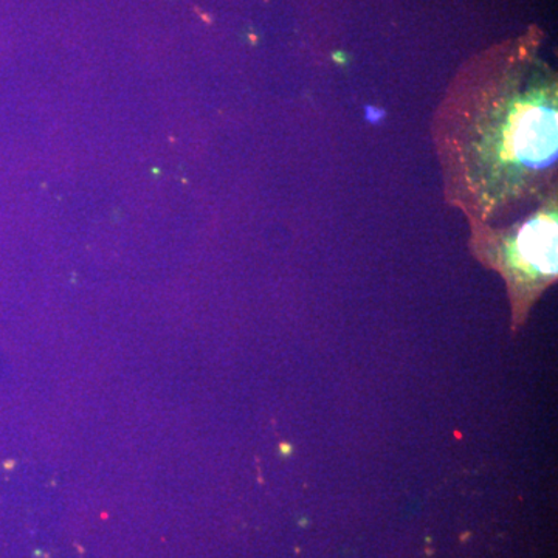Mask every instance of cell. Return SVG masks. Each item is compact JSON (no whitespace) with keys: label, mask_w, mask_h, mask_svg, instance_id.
<instances>
[{"label":"cell","mask_w":558,"mask_h":558,"mask_svg":"<svg viewBox=\"0 0 558 558\" xmlns=\"http://www.w3.org/2000/svg\"><path fill=\"white\" fill-rule=\"evenodd\" d=\"M429 134L444 201L468 222H508L558 193V76L539 33L464 62Z\"/></svg>","instance_id":"cell-1"},{"label":"cell","mask_w":558,"mask_h":558,"mask_svg":"<svg viewBox=\"0 0 558 558\" xmlns=\"http://www.w3.org/2000/svg\"><path fill=\"white\" fill-rule=\"evenodd\" d=\"M469 248L505 281L510 329L519 332L531 311L558 278V193L502 223L468 222Z\"/></svg>","instance_id":"cell-2"}]
</instances>
